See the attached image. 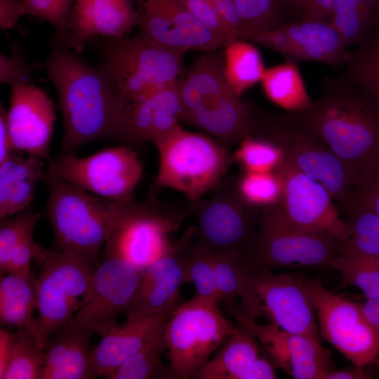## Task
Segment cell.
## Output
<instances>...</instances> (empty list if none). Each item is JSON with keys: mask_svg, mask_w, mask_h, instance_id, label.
Returning a JSON list of instances; mask_svg holds the SVG:
<instances>
[{"mask_svg": "<svg viewBox=\"0 0 379 379\" xmlns=\"http://www.w3.org/2000/svg\"><path fill=\"white\" fill-rule=\"evenodd\" d=\"M43 65L57 91L63 119L59 156L74 154L96 140L123 142L124 117L119 92L102 65H88L55 37Z\"/></svg>", "mask_w": 379, "mask_h": 379, "instance_id": "1", "label": "cell"}, {"mask_svg": "<svg viewBox=\"0 0 379 379\" xmlns=\"http://www.w3.org/2000/svg\"><path fill=\"white\" fill-rule=\"evenodd\" d=\"M290 115L335 154L358 185L378 168L379 102L363 90L332 82L307 109Z\"/></svg>", "mask_w": 379, "mask_h": 379, "instance_id": "2", "label": "cell"}, {"mask_svg": "<svg viewBox=\"0 0 379 379\" xmlns=\"http://www.w3.org/2000/svg\"><path fill=\"white\" fill-rule=\"evenodd\" d=\"M46 213L54 234L53 249L69 251L95 267L112 234L133 220L153 211L159 201L119 202L85 191L48 169Z\"/></svg>", "mask_w": 379, "mask_h": 379, "instance_id": "3", "label": "cell"}, {"mask_svg": "<svg viewBox=\"0 0 379 379\" xmlns=\"http://www.w3.org/2000/svg\"><path fill=\"white\" fill-rule=\"evenodd\" d=\"M181 121L202 131L225 146L255 135L260 121L226 81L222 53H204L179 79Z\"/></svg>", "mask_w": 379, "mask_h": 379, "instance_id": "4", "label": "cell"}, {"mask_svg": "<svg viewBox=\"0 0 379 379\" xmlns=\"http://www.w3.org/2000/svg\"><path fill=\"white\" fill-rule=\"evenodd\" d=\"M102 65L112 77L124 112L179 80L185 53L171 49L140 32L132 36L105 38Z\"/></svg>", "mask_w": 379, "mask_h": 379, "instance_id": "5", "label": "cell"}, {"mask_svg": "<svg viewBox=\"0 0 379 379\" xmlns=\"http://www.w3.org/2000/svg\"><path fill=\"white\" fill-rule=\"evenodd\" d=\"M153 144L159 156L154 190H175L189 201L215 190L234 161L224 145L179 124Z\"/></svg>", "mask_w": 379, "mask_h": 379, "instance_id": "6", "label": "cell"}, {"mask_svg": "<svg viewBox=\"0 0 379 379\" xmlns=\"http://www.w3.org/2000/svg\"><path fill=\"white\" fill-rule=\"evenodd\" d=\"M236 328L216 303L195 295L179 304L164 328L169 366L175 378H194Z\"/></svg>", "mask_w": 379, "mask_h": 379, "instance_id": "7", "label": "cell"}, {"mask_svg": "<svg viewBox=\"0 0 379 379\" xmlns=\"http://www.w3.org/2000/svg\"><path fill=\"white\" fill-rule=\"evenodd\" d=\"M258 231L246 255L258 270L330 265L343 244L325 233H309L291 226L279 205L262 208L258 217Z\"/></svg>", "mask_w": 379, "mask_h": 379, "instance_id": "8", "label": "cell"}, {"mask_svg": "<svg viewBox=\"0 0 379 379\" xmlns=\"http://www.w3.org/2000/svg\"><path fill=\"white\" fill-rule=\"evenodd\" d=\"M239 304L255 320L263 317L288 332L320 340L314 307L301 277L253 269Z\"/></svg>", "mask_w": 379, "mask_h": 379, "instance_id": "9", "label": "cell"}, {"mask_svg": "<svg viewBox=\"0 0 379 379\" xmlns=\"http://www.w3.org/2000/svg\"><path fill=\"white\" fill-rule=\"evenodd\" d=\"M39 265V320L51 337L69 324L89 298L95 266L73 252L53 248Z\"/></svg>", "mask_w": 379, "mask_h": 379, "instance_id": "10", "label": "cell"}, {"mask_svg": "<svg viewBox=\"0 0 379 379\" xmlns=\"http://www.w3.org/2000/svg\"><path fill=\"white\" fill-rule=\"evenodd\" d=\"M263 127V135L282 147L295 168L322 185L345 210L349 207L357 180L319 138L290 114L265 121Z\"/></svg>", "mask_w": 379, "mask_h": 379, "instance_id": "11", "label": "cell"}, {"mask_svg": "<svg viewBox=\"0 0 379 379\" xmlns=\"http://www.w3.org/2000/svg\"><path fill=\"white\" fill-rule=\"evenodd\" d=\"M72 185L113 201H133L143 166L128 146L109 147L90 156H57L48 168Z\"/></svg>", "mask_w": 379, "mask_h": 379, "instance_id": "12", "label": "cell"}, {"mask_svg": "<svg viewBox=\"0 0 379 379\" xmlns=\"http://www.w3.org/2000/svg\"><path fill=\"white\" fill-rule=\"evenodd\" d=\"M197 221L198 242L213 251L248 254L256 236L260 211L248 205L236 188V175L222 181L214 194L189 201Z\"/></svg>", "mask_w": 379, "mask_h": 379, "instance_id": "13", "label": "cell"}, {"mask_svg": "<svg viewBox=\"0 0 379 379\" xmlns=\"http://www.w3.org/2000/svg\"><path fill=\"white\" fill-rule=\"evenodd\" d=\"M314 307L320 335L354 366L364 367L379 354V336L360 304L327 290L317 280L300 276Z\"/></svg>", "mask_w": 379, "mask_h": 379, "instance_id": "14", "label": "cell"}, {"mask_svg": "<svg viewBox=\"0 0 379 379\" xmlns=\"http://www.w3.org/2000/svg\"><path fill=\"white\" fill-rule=\"evenodd\" d=\"M103 253L89 298L62 329L87 328L103 336L118 325V315L128 310L144 271L107 247Z\"/></svg>", "mask_w": 379, "mask_h": 379, "instance_id": "15", "label": "cell"}, {"mask_svg": "<svg viewBox=\"0 0 379 379\" xmlns=\"http://www.w3.org/2000/svg\"><path fill=\"white\" fill-rule=\"evenodd\" d=\"M237 326L254 337L274 366L295 379H324L333 370L331 351L320 340L283 330L269 322L260 324L246 317L235 299L224 300Z\"/></svg>", "mask_w": 379, "mask_h": 379, "instance_id": "16", "label": "cell"}, {"mask_svg": "<svg viewBox=\"0 0 379 379\" xmlns=\"http://www.w3.org/2000/svg\"><path fill=\"white\" fill-rule=\"evenodd\" d=\"M277 172L283 184L280 209L288 222L309 233H325L348 244L349 227L326 189L295 168L286 158Z\"/></svg>", "mask_w": 379, "mask_h": 379, "instance_id": "17", "label": "cell"}, {"mask_svg": "<svg viewBox=\"0 0 379 379\" xmlns=\"http://www.w3.org/2000/svg\"><path fill=\"white\" fill-rule=\"evenodd\" d=\"M248 40L295 60L338 66L346 62L349 52L340 36L328 20H307L265 30L247 32Z\"/></svg>", "mask_w": 379, "mask_h": 379, "instance_id": "18", "label": "cell"}, {"mask_svg": "<svg viewBox=\"0 0 379 379\" xmlns=\"http://www.w3.org/2000/svg\"><path fill=\"white\" fill-rule=\"evenodd\" d=\"M139 32L171 49L207 53L223 48L222 41L178 0H133Z\"/></svg>", "mask_w": 379, "mask_h": 379, "instance_id": "19", "label": "cell"}, {"mask_svg": "<svg viewBox=\"0 0 379 379\" xmlns=\"http://www.w3.org/2000/svg\"><path fill=\"white\" fill-rule=\"evenodd\" d=\"M56 119L48 95L29 82L12 86L6 122L15 153L49 159Z\"/></svg>", "mask_w": 379, "mask_h": 379, "instance_id": "20", "label": "cell"}, {"mask_svg": "<svg viewBox=\"0 0 379 379\" xmlns=\"http://www.w3.org/2000/svg\"><path fill=\"white\" fill-rule=\"evenodd\" d=\"M185 212L161 203L115 232L105 246L144 271L170 248L168 234L178 228Z\"/></svg>", "mask_w": 379, "mask_h": 379, "instance_id": "21", "label": "cell"}, {"mask_svg": "<svg viewBox=\"0 0 379 379\" xmlns=\"http://www.w3.org/2000/svg\"><path fill=\"white\" fill-rule=\"evenodd\" d=\"M197 228L189 229L166 252L147 267L142 274L131 306L126 313L153 314L179 302V289L185 282V257L197 236Z\"/></svg>", "mask_w": 379, "mask_h": 379, "instance_id": "22", "label": "cell"}, {"mask_svg": "<svg viewBox=\"0 0 379 379\" xmlns=\"http://www.w3.org/2000/svg\"><path fill=\"white\" fill-rule=\"evenodd\" d=\"M180 301L153 314H128L126 321L102 336L91 350L92 367L97 377L108 378L127 359L161 333Z\"/></svg>", "mask_w": 379, "mask_h": 379, "instance_id": "23", "label": "cell"}, {"mask_svg": "<svg viewBox=\"0 0 379 379\" xmlns=\"http://www.w3.org/2000/svg\"><path fill=\"white\" fill-rule=\"evenodd\" d=\"M138 26L133 0H91L73 9L66 46L80 53L93 36L119 38L128 35Z\"/></svg>", "mask_w": 379, "mask_h": 379, "instance_id": "24", "label": "cell"}, {"mask_svg": "<svg viewBox=\"0 0 379 379\" xmlns=\"http://www.w3.org/2000/svg\"><path fill=\"white\" fill-rule=\"evenodd\" d=\"M94 333L90 328H79L52 334L39 379L95 378L89 350Z\"/></svg>", "mask_w": 379, "mask_h": 379, "instance_id": "25", "label": "cell"}, {"mask_svg": "<svg viewBox=\"0 0 379 379\" xmlns=\"http://www.w3.org/2000/svg\"><path fill=\"white\" fill-rule=\"evenodd\" d=\"M37 308L36 277L1 275V323L27 330L39 348L45 352L50 346L51 337L44 330L39 319L34 317Z\"/></svg>", "mask_w": 379, "mask_h": 379, "instance_id": "26", "label": "cell"}, {"mask_svg": "<svg viewBox=\"0 0 379 379\" xmlns=\"http://www.w3.org/2000/svg\"><path fill=\"white\" fill-rule=\"evenodd\" d=\"M22 154L14 153L0 164V218L29 208L43 180L44 159Z\"/></svg>", "mask_w": 379, "mask_h": 379, "instance_id": "27", "label": "cell"}, {"mask_svg": "<svg viewBox=\"0 0 379 379\" xmlns=\"http://www.w3.org/2000/svg\"><path fill=\"white\" fill-rule=\"evenodd\" d=\"M261 347L251 334L237 326L219 347L197 373V379H239L240 375L261 355Z\"/></svg>", "mask_w": 379, "mask_h": 379, "instance_id": "28", "label": "cell"}, {"mask_svg": "<svg viewBox=\"0 0 379 379\" xmlns=\"http://www.w3.org/2000/svg\"><path fill=\"white\" fill-rule=\"evenodd\" d=\"M260 83L266 97L291 113L304 112L313 102L294 61L266 69Z\"/></svg>", "mask_w": 379, "mask_h": 379, "instance_id": "29", "label": "cell"}, {"mask_svg": "<svg viewBox=\"0 0 379 379\" xmlns=\"http://www.w3.org/2000/svg\"><path fill=\"white\" fill-rule=\"evenodd\" d=\"M222 55L225 78L237 95L260 82L266 69L254 44L243 39L233 41L224 47Z\"/></svg>", "mask_w": 379, "mask_h": 379, "instance_id": "30", "label": "cell"}, {"mask_svg": "<svg viewBox=\"0 0 379 379\" xmlns=\"http://www.w3.org/2000/svg\"><path fill=\"white\" fill-rule=\"evenodd\" d=\"M378 8L379 0H335L329 21L348 48L364 41Z\"/></svg>", "mask_w": 379, "mask_h": 379, "instance_id": "31", "label": "cell"}, {"mask_svg": "<svg viewBox=\"0 0 379 379\" xmlns=\"http://www.w3.org/2000/svg\"><path fill=\"white\" fill-rule=\"evenodd\" d=\"M345 64L340 80L363 90L379 102V30L349 53Z\"/></svg>", "mask_w": 379, "mask_h": 379, "instance_id": "32", "label": "cell"}, {"mask_svg": "<svg viewBox=\"0 0 379 379\" xmlns=\"http://www.w3.org/2000/svg\"><path fill=\"white\" fill-rule=\"evenodd\" d=\"M330 266L341 274V287H357L367 299L379 298V257L363 255L343 246Z\"/></svg>", "mask_w": 379, "mask_h": 379, "instance_id": "33", "label": "cell"}, {"mask_svg": "<svg viewBox=\"0 0 379 379\" xmlns=\"http://www.w3.org/2000/svg\"><path fill=\"white\" fill-rule=\"evenodd\" d=\"M166 349L164 330L150 343L124 361L108 378H175L170 366H164L160 360L161 354Z\"/></svg>", "mask_w": 379, "mask_h": 379, "instance_id": "34", "label": "cell"}, {"mask_svg": "<svg viewBox=\"0 0 379 379\" xmlns=\"http://www.w3.org/2000/svg\"><path fill=\"white\" fill-rule=\"evenodd\" d=\"M214 271L221 300L241 298L254 267L246 255L232 251H213Z\"/></svg>", "mask_w": 379, "mask_h": 379, "instance_id": "35", "label": "cell"}, {"mask_svg": "<svg viewBox=\"0 0 379 379\" xmlns=\"http://www.w3.org/2000/svg\"><path fill=\"white\" fill-rule=\"evenodd\" d=\"M239 145L234 154V159L243 171H277L286 159L282 147L263 135H248Z\"/></svg>", "mask_w": 379, "mask_h": 379, "instance_id": "36", "label": "cell"}, {"mask_svg": "<svg viewBox=\"0 0 379 379\" xmlns=\"http://www.w3.org/2000/svg\"><path fill=\"white\" fill-rule=\"evenodd\" d=\"M345 211L350 215L346 222L349 241L344 246L363 255L379 257V215L356 201Z\"/></svg>", "mask_w": 379, "mask_h": 379, "instance_id": "37", "label": "cell"}, {"mask_svg": "<svg viewBox=\"0 0 379 379\" xmlns=\"http://www.w3.org/2000/svg\"><path fill=\"white\" fill-rule=\"evenodd\" d=\"M236 188L248 205L260 211L280 204L283 194L282 180L277 171H243L236 175Z\"/></svg>", "mask_w": 379, "mask_h": 379, "instance_id": "38", "label": "cell"}, {"mask_svg": "<svg viewBox=\"0 0 379 379\" xmlns=\"http://www.w3.org/2000/svg\"><path fill=\"white\" fill-rule=\"evenodd\" d=\"M184 265L185 282L195 286L197 296L216 304L222 301L216 284L213 251L196 242L187 250Z\"/></svg>", "mask_w": 379, "mask_h": 379, "instance_id": "39", "label": "cell"}, {"mask_svg": "<svg viewBox=\"0 0 379 379\" xmlns=\"http://www.w3.org/2000/svg\"><path fill=\"white\" fill-rule=\"evenodd\" d=\"M46 352L37 346L32 335L17 328L12 354L3 379H39Z\"/></svg>", "mask_w": 379, "mask_h": 379, "instance_id": "40", "label": "cell"}, {"mask_svg": "<svg viewBox=\"0 0 379 379\" xmlns=\"http://www.w3.org/2000/svg\"><path fill=\"white\" fill-rule=\"evenodd\" d=\"M179 80L151 95V131L149 142L154 143L162 138L181 120L182 101Z\"/></svg>", "mask_w": 379, "mask_h": 379, "instance_id": "41", "label": "cell"}, {"mask_svg": "<svg viewBox=\"0 0 379 379\" xmlns=\"http://www.w3.org/2000/svg\"><path fill=\"white\" fill-rule=\"evenodd\" d=\"M40 218L39 213L27 208L0 218V272L6 267L15 247L27 238L33 237Z\"/></svg>", "mask_w": 379, "mask_h": 379, "instance_id": "42", "label": "cell"}, {"mask_svg": "<svg viewBox=\"0 0 379 379\" xmlns=\"http://www.w3.org/2000/svg\"><path fill=\"white\" fill-rule=\"evenodd\" d=\"M244 25L242 36L247 32L265 31L281 23L279 0H234Z\"/></svg>", "mask_w": 379, "mask_h": 379, "instance_id": "43", "label": "cell"}, {"mask_svg": "<svg viewBox=\"0 0 379 379\" xmlns=\"http://www.w3.org/2000/svg\"><path fill=\"white\" fill-rule=\"evenodd\" d=\"M27 13L47 22L55 37L66 45L68 26L75 0H25Z\"/></svg>", "mask_w": 379, "mask_h": 379, "instance_id": "44", "label": "cell"}, {"mask_svg": "<svg viewBox=\"0 0 379 379\" xmlns=\"http://www.w3.org/2000/svg\"><path fill=\"white\" fill-rule=\"evenodd\" d=\"M50 250L38 244L33 237L27 238L13 250L6 267L0 272L1 275L31 277L32 261L34 260L40 264L46 258Z\"/></svg>", "mask_w": 379, "mask_h": 379, "instance_id": "45", "label": "cell"}, {"mask_svg": "<svg viewBox=\"0 0 379 379\" xmlns=\"http://www.w3.org/2000/svg\"><path fill=\"white\" fill-rule=\"evenodd\" d=\"M178 1L219 39L223 44L224 47L232 41L239 39L224 22L211 1Z\"/></svg>", "mask_w": 379, "mask_h": 379, "instance_id": "46", "label": "cell"}, {"mask_svg": "<svg viewBox=\"0 0 379 379\" xmlns=\"http://www.w3.org/2000/svg\"><path fill=\"white\" fill-rule=\"evenodd\" d=\"M44 69L43 64H30L24 54L13 48L11 56L0 55V83L11 86L22 82H28L32 74L39 68Z\"/></svg>", "mask_w": 379, "mask_h": 379, "instance_id": "47", "label": "cell"}, {"mask_svg": "<svg viewBox=\"0 0 379 379\" xmlns=\"http://www.w3.org/2000/svg\"><path fill=\"white\" fill-rule=\"evenodd\" d=\"M354 201L368 206L379 215V178L371 175L360 182L355 188L351 204Z\"/></svg>", "mask_w": 379, "mask_h": 379, "instance_id": "48", "label": "cell"}, {"mask_svg": "<svg viewBox=\"0 0 379 379\" xmlns=\"http://www.w3.org/2000/svg\"><path fill=\"white\" fill-rule=\"evenodd\" d=\"M215 10L231 31L240 39L244 25L234 0H212Z\"/></svg>", "mask_w": 379, "mask_h": 379, "instance_id": "49", "label": "cell"}, {"mask_svg": "<svg viewBox=\"0 0 379 379\" xmlns=\"http://www.w3.org/2000/svg\"><path fill=\"white\" fill-rule=\"evenodd\" d=\"M27 13L25 0H0V27L13 29Z\"/></svg>", "mask_w": 379, "mask_h": 379, "instance_id": "50", "label": "cell"}, {"mask_svg": "<svg viewBox=\"0 0 379 379\" xmlns=\"http://www.w3.org/2000/svg\"><path fill=\"white\" fill-rule=\"evenodd\" d=\"M275 366L272 360L260 355L246 370L239 379H274L277 378Z\"/></svg>", "mask_w": 379, "mask_h": 379, "instance_id": "51", "label": "cell"}, {"mask_svg": "<svg viewBox=\"0 0 379 379\" xmlns=\"http://www.w3.org/2000/svg\"><path fill=\"white\" fill-rule=\"evenodd\" d=\"M335 0H305L302 6L304 19L326 20L329 19Z\"/></svg>", "mask_w": 379, "mask_h": 379, "instance_id": "52", "label": "cell"}, {"mask_svg": "<svg viewBox=\"0 0 379 379\" xmlns=\"http://www.w3.org/2000/svg\"><path fill=\"white\" fill-rule=\"evenodd\" d=\"M15 341V332L0 328V379L4 378Z\"/></svg>", "mask_w": 379, "mask_h": 379, "instance_id": "53", "label": "cell"}, {"mask_svg": "<svg viewBox=\"0 0 379 379\" xmlns=\"http://www.w3.org/2000/svg\"><path fill=\"white\" fill-rule=\"evenodd\" d=\"M6 122V110L0 106V164L14 154Z\"/></svg>", "mask_w": 379, "mask_h": 379, "instance_id": "54", "label": "cell"}, {"mask_svg": "<svg viewBox=\"0 0 379 379\" xmlns=\"http://www.w3.org/2000/svg\"><path fill=\"white\" fill-rule=\"evenodd\" d=\"M360 306L365 317L379 336V298L367 299Z\"/></svg>", "mask_w": 379, "mask_h": 379, "instance_id": "55", "label": "cell"}, {"mask_svg": "<svg viewBox=\"0 0 379 379\" xmlns=\"http://www.w3.org/2000/svg\"><path fill=\"white\" fill-rule=\"evenodd\" d=\"M368 375L363 367L354 366V368L341 370H332L325 376L324 379H364Z\"/></svg>", "mask_w": 379, "mask_h": 379, "instance_id": "56", "label": "cell"}, {"mask_svg": "<svg viewBox=\"0 0 379 379\" xmlns=\"http://www.w3.org/2000/svg\"><path fill=\"white\" fill-rule=\"evenodd\" d=\"M286 5L292 8H302L305 0H281Z\"/></svg>", "mask_w": 379, "mask_h": 379, "instance_id": "57", "label": "cell"}, {"mask_svg": "<svg viewBox=\"0 0 379 379\" xmlns=\"http://www.w3.org/2000/svg\"><path fill=\"white\" fill-rule=\"evenodd\" d=\"M191 1H211L212 0H191Z\"/></svg>", "mask_w": 379, "mask_h": 379, "instance_id": "58", "label": "cell"}]
</instances>
